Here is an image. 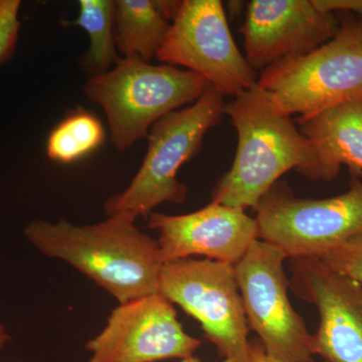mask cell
<instances>
[{
  "mask_svg": "<svg viewBox=\"0 0 362 362\" xmlns=\"http://www.w3.org/2000/svg\"><path fill=\"white\" fill-rule=\"evenodd\" d=\"M156 59L204 78L223 96L258 84V73L240 52L221 0H183Z\"/></svg>",
  "mask_w": 362,
  "mask_h": 362,
  "instance_id": "8",
  "label": "cell"
},
{
  "mask_svg": "<svg viewBox=\"0 0 362 362\" xmlns=\"http://www.w3.org/2000/svg\"><path fill=\"white\" fill-rule=\"evenodd\" d=\"M148 228L158 233L157 243L163 263L202 256L235 266L258 240L254 218L244 209L214 202L181 216L152 211Z\"/></svg>",
  "mask_w": 362,
  "mask_h": 362,
  "instance_id": "13",
  "label": "cell"
},
{
  "mask_svg": "<svg viewBox=\"0 0 362 362\" xmlns=\"http://www.w3.org/2000/svg\"><path fill=\"white\" fill-rule=\"evenodd\" d=\"M258 240L288 259L319 258L362 232V181L354 177L344 194L329 199H300L278 181L256 209Z\"/></svg>",
  "mask_w": 362,
  "mask_h": 362,
  "instance_id": "6",
  "label": "cell"
},
{
  "mask_svg": "<svg viewBox=\"0 0 362 362\" xmlns=\"http://www.w3.org/2000/svg\"><path fill=\"white\" fill-rule=\"evenodd\" d=\"M181 362H201V361H199V359L197 358V357L192 356V357H189V358L182 359V361H181ZM221 362H230V361H226V359H225V361H221Z\"/></svg>",
  "mask_w": 362,
  "mask_h": 362,
  "instance_id": "23",
  "label": "cell"
},
{
  "mask_svg": "<svg viewBox=\"0 0 362 362\" xmlns=\"http://www.w3.org/2000/svg\"><path fill=\"white\" fill-rule=\"evenodd\" d=\"M284 252L256 240L233 266L250 330L267 354L280 362H313L311 334L293 308L286 276Z\"/></svg>",
  "mask_w": 362,
  "mask_h": 362,
  "instance_id": "9",
  "label": "cell"
},
{
  "mask_svg": "<svg viewBox=\"0 0 362 362\" xmlns=\"http://www.w3.org/2000/svg\"><path fill=\"white\" fill-rule=\"evenodd\" d=\"M223 97L211 87L189 107L171 112L152 126L141 166L125 190L105 202L107 216L128 214L148 218L162 204L185 202L187 187L178 180V171L199 153L207 131L221 123Z\"/></svg>",
  "mask_w": 362,
  "mask_h": 362,
  "instance_id": "4",
  "label": "cell"
},
{
  "mask_svg": "<svg viewBox=\"0 0 362 362\" xmlns=\"http://www.w3.org/2000/svg\"><path fill=\"white\" fill-rule=\"evenodd\" d=\"M233 98L223 114L237 129V152L232 168L214 188L211 202L256 209L286 173L297 169L307 175L313 164V147L291 116L258 84Z\"/></svg>",
  "mask_w": 362,
  "mask_h": 362,
  "instance_id": "2",
  "label": "cell"
},
{
  "mask_svg": "<svg viewBox=\"0 0 362 362\" xmlns=\"http://www.w3.org/2000/svg\"><path fill=\"white\" fill-rule=\"evenodd\" d=\"M209 88L192 71L122 58L111 70L89 77L83 90L106 114L114 146L125 151L147 138L157 121L194 103Z\"/></svg>",
  "mask_w": 362,
  "mask_h": 362,
  "instance_id": "3",
  "label": "cell"
},
{
  "mask_svg": "<svg viewBox=\"0 0 362 362\" xmlns=\"http://www.w3.org/2000/svg\"><path fill=\"white\" fill-rule=\"evenodd\" d=\"M250 361L251 362H280L267 354L265 347L259 339L250 340Z\"/></svg>",
  "mask_w": 362,
  "mask_h": 362,
  "instance_id": "21",
  "label": "cell"
},
{
  "mask_svg": "<svg viewBox=\"0 0 362 362\" xmlns=\"http://www.w3.org/2000/svg\"><path fill=\"white\" fill-rule=\"evenodd\" d=\"M333 13L314 0H252L240 28L247 63L258 73L286 59L310 54L337 35Z\"/></svg>",
  "mask_w": 362,
  "mask_h": 362,
  "instance_id": "12",
  "label": "cell"
},
{
  "mask_svg": "<svg viewBox=\"0 0 362 362\" xmlns=\"http://www.w3.org/2000/svg\"><path fill=\"white\" fill-rule=\"evenodd\" d=\"M289 268L292 291L318 310L311 354L325 362H362V285L317 258L290 259Z\"/></svg>",
  "mask_w": 362,
  "mask_h": 362,
  "instance_id": "11",
  "label": "cell"
},
{
  "mask_svg": "<svg viewBox=\"0 0 362 362\" xmlns=\"http://www.w3.org/2000/svg\"><path fill=\"white\" fill-rule=\"evenodd\" d=\"M105 137L101 120L90 112L78 109L65 117L49 133L47 154L59 163H74L99 148Z\"/></svg>",
  "mask_w": 362,
  "mask_h": 362,
  "instance_id": "17",
  "label": "cell"
},
{
  "mask_svg": "<svg viewBox=\"0 0 362 362\" xmlns=\"http://www.w3.org/2000/svg\"><path fill=\"white\" fill-rule=\"evenodd\" d=\"M317 259L362 285V232Z\"/></svg>",
  "mask_w": 362,
  "mask_h": 362,
  "instance_id": "18",
  "label": "cell"
},
{
  "mask_svg": "<svg viewBox=\"0 0 362 362\" xmlns=\"http://www.w3.org/2000/svg\"><path fill=\"white\" fill-rule=\"evenodd\" d=\"M159 293L199 323L218 356L230 362H251L250 328L233 266L209 259L166 262Z\"/></svg>",
  "mask_w": 362,
  "mask_h": 362,
  "instance_id": "7",
  "label": "cell"
},
{
  "mask_svg": "<svg viewBox=\"0 0 362 362\" xmlns=\"http://www.w3.org/2000/svg\"><path fill=\"white\" fill-rule=\"evenodd\" d=\"M298 124L313 147V164L307 177L331 181L342 166L362 175V99L299 118Z\"/></svg>",
  "mask_w": 362,
  "mask_h": 362,
  "instance_id": "14",
  "label": "cell"
},
{
  "mask_svg": "<svg viewBox=\"0 0 362 362\" xmlns=\"http://www.w3.org/2000/svg\"><path fill=\"white\" fill-rule=\"evenodd\" d=\"M258 85L288 115L306 119L362 99V30L343 21L329 42L259 71Z\"/></svg>",
  "mask_w": 362,
  "mask_h": 362,
  "instance_id": "5",
  "label": "cell"
},
{
  "mask_svg": "<svg viewBox=\"0 0 362 362\" xmlns=\"http://www.w3.org/2000/svg\"><path fill=\"white\" fill-rule=\"evenodd\" d=\"M180 1L117 0L116 47L123 59L156 58Z\"/></svg>",
  "mask_w": 362,
  "mask_h": 362,
  "instance_id": "15",
  "label": "cell"
},
{
  "mask_svg": "<svg viewBox=\"0 0 362 362\" xmlns=\"http://www.w3.org/2000/svg\"><path fill=\"white\" fill-rule=\"evenodd\" d=\"M80 13L73 25L82 28L89 35L90 47L82 66L92 76L111 70L121 57L116 47L114 0H80Z\"/></svg>",
  "mask_w": 362,
  "mask_h": 362,
  "instance_id": "16",
  "label": "cell"
},
{
  "mask_svg": "<svg viewBox=\"0 0 362 362\" xmlns=\"http://www.w3.org/2000/svg\"><path fill=\"white\" fill-rule=\"evenodd\" d=\"M20 0H0V66L13 58L18 47L21 21Z\"/></svg>",
  "mask_w": 362,
  "mask_h": 362,
  "instance_id": "19",
  "label": "cell"
},
{
  "mask_svg": "<svg viewBox=\"0 0 362 362\" xmlns=\"http://www.w3.org/2000/svg\"><path fill=\"white\" fill-rule=\"evenodd\" d=\"M11 337L4 323L0 322V352L11 342Z\"/></svg>",
  "mask_w": 362,
  "mask_h": 362,
  "instance_id": "22",
  "label": "cell"
},
{
  "mask_svg": "<svg viewBox=\"0 0 362 362\" xmlns=\"http://www.w3.org/2000/svg\"><path fill=\"white\" fill-rule=\"evenodd\" d=\"M201 345L183 329L175 305L158 292L119 304L86 349L88 362H158L189 358Z\"/></svg>",
  "mask_w": 362,
  "mask_h": 362,
  "instance_id": "10",
  "label": "cell"
},
{
  "mask_svg": "<svg viewBox=\"0 0 362 362\" xmlns=\"http://www.w3.org/2000/svg\"><path fill=\"white\" fill-rule=\"evenodd\" d=\"M315 6L326 13H356L357 23L362 30V0H314Z\"/></svg>",
  "mask_w": 362,
  "mask_h": 362,
  "instance_id": "20",
  "label": "cell"
},
{
  "mask_svg": "<svg viewBox=\"0 0 362 362\" xmlns=\"http://www.w3.org/2000/svg\"><path fill=\"white\" fill-rule=\"evenodd\" d=\"M136 220L128 214L84 226L37 220L23 233L44 256L69 264L122 304L158 293L164 264L157 240Z\"/></svg>",
  "mask_w": 362,
  "mask_h": 362,
  "instance_id": "1",
  "label": "cell"
}]
</instances>
